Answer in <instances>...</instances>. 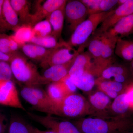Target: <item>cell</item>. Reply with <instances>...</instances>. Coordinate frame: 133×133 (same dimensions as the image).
<instances>
[{"label": "cell", "mask_w": 133, "mask_h": 133, "mask_svg": "<svg viewBox=\"0 0 133 133\" xmlns=\"http://www.w3.org/2000/svg\"><path fill=\"white\" fill-rule=\"evenodd\" d=\"M81 133H128L133 128V116H90L72 121Z\"/></svg>", "instance_id": "cell-1"}, {"label": "cell", "mask_w": 133, "mask_h": 133, "mask_svg": "<svg viewBox=\"0 0 133 133\" xmlns=\"http://www.w3.org/2000/svg\"><path fill=\"white\" fill-rule=\"evenodd\" d=\"M52 115L76 120L94 116L95 114L87 99L76 93L67 95L59 104L55 106Z\"/></svg>", "instance_id": "cell-2"}, {"label": "cell", "mask_w": 133, "mask_h": 133, "mask_svg": "<svg viewBox=\"0 0 133 133\" xmlns=\"http://www.w3.org/2000/svg\"><path fill=\"white\" fill-rule=\"evenodd\" d=\"M9 63L14 77L25 86L45 85L36 66L17 51L12 55Z\"/></svg>", "instance_id": "cell-3"}, {"label": "cell", "mask_w": 133, "mask_h": 133, "mask_svg": "<svg viewBox=\"0 0 133 133\" xmlns=\"http://www.w3.org/2000/svg\"><path fill=\"white\" fill-rule=\"evenodd\" d=\"M113 10L89 16L72 32L67 42L69 45L73 48L83 46L96 31L98 26L112 13Z\"/></svg>", "instance_id": "cell-4"}, {"label": "cell", "mask_w": 133, "mask_h": 133, "mask_svg": "<svg viewBox=\"0 0 133 133\" xmlns=\"http://www.w3.org/2000/svg\"><path fill=\"white\" fill-rule=\"evenodd\" d=\"M26 112L30 118L55 133H81L72 122L51 115H41Z\"/></svg>", "instance_id": "cell-5"}, {"label": "cell", "mask_w": 133, "mask_h": 133, "mask_svg": "<svg viewBox=\"0 0 133 133\" xmlns=\"http://www.w3.org/2000/svg\"><path fill=\"white\" fill-rule=\"evenodd\" d=\"M80 52L64 42L62 45L52 49L45 59L41 63L43 69H48L54 65L65 64L76 57Z\"/></svg>", "instance_id": "cell-6"}, {"label": "cell", "mask_w": 133, "mask_h": 133, "mask_svg": "<svg viewBox=\"0 0 133 133\" xmlns=\"http://www.w3.org/2000/svg\"><path fill=\"white\" fill-rule=\"evenodd\" d=\"M65 14L66 23L72 32L89 16L85 6L81 1L77 0L67 1L65 8Z\"/></svg>", "instance_id": "cell-7"}, {"label": "cell", "mask_w": 133, "mask_h": 133, "mask_svg": "<svg viewBox=\"0 0 133 133\" xmlns=\"http://www.w3.org/2000/svg\"><path fill=\"white\" fill-rule=\"evenodd\" d=\"M99 80H112L129 84L133 82V75L129 65L114 63L105 69L99 77Z\"/></svg>", "instance_id": "cell-8"}, {"label": "cell", "mask_w": 133, "mask_h": 133, "mask_svg": "<svg viewBox=\"0 0 133 133\" xmlns=\"http://www.w3.org/2000/svg\"><path fill=\"white\" fill-rule=\"evenodd\" d=\"M0 104L27 111L20 100L16 86L12 80H0Z\"/></svg>", "instance_id": "cell-9"}, {"label": "cell", "mask_w": 133, "mask_h": 133, "mask_svg": "<svg viewBox=\"0 0 133 133\" xmlns=\"http://www.w3.org/2000/svg\"><path fill=\"white\" fill-rule=\"evenodd\" d=\"M133 14V0H127L124 4L119 6L108 17L94 32L93 35H100L107 32L116 23Z\"/></svg>", "instance_id": "cell-10"}, {"label": "cell", "mask_w": 133, "mask_h": 133, "mask_svg": "<svg viewBox=\"0 0 133 133\" xmlns=\"http://www.w3.org/2000/svg\"><path fill=\"white\" fill-rule=\"evenodd\" d=\"M93 35L88 43L87 51L92 58L93 62L92 74L97 78L100 76L102 71L109 66L102 59V34Z\"/></svg>", "instance_id": "cell-11"}, {"label": "cell", "mask_w": 133, "mask_h": 133, "mask_svg": "<svg viewBox=\"0 0 133 133\" xmlns=\"http://www.w3.org/2000/svg\"><path fill=\"white\" fill-rule=\"evenodd\" d=\"M89 94L87 99L95 112L94 116L104 118L111 117L110 108L112 103L111 99L98 90Z\"/></svg>", "instance_id": "cell-12"}, {"label": "cell", "mask_w": 133, "mask_h": 133, "mask_svg": "<svg viewBox=\"0 0 133 133\" xmlns=\"http://www.w3.org/2000/svg\"><path fill=\"white\" fill-rule=\"evenodd\" d=\"M66 0H47L38 6L34 14H32L31 25L33 26L37 23L46 19L55 10L65 6Z\"/></svg>", "instance_id": "cell-13"}, {"label": "cell", "mask_w": 133, "mask_h": 133, "mask_svg": "<svg viewBox=\"0 0 133 133\" xmlns=\"http://www.w3.org/2000/svg\"><path fill=\"white\" fill-rule=\"evenodd\" d=\"M94 64L88 51L81 52L76 57L68 74L69 76H80L88 72L92 74Z\"/></svg>", "instance_id": "cell-14"}, {"label": "cell", "mask_w": 133, "mask_h": 133, "mask_svg": "<svg viewBox=\"0 0 133 133\" xmlns=\"http://www.w3.org/2000/svg\"><path fill=\"white\" fill-rule=\"evenodd\" d=\"M76 57L65 64L54 65L46 69L42 75L45 84L58 82L67 76Z\"/></svg>", "instance_id": "cell-15"}, {"label": "cell", "mask_w": 133, "mask_h": 133, "mask_svg": "<svg viewBox=\"0 0 133 133\" xmlns=\"http://www.w3.org/2000/svg\"><path fill=\"white\" fill-rule=\"evenodd\" d=\"M129 84L112 80H99L96 79L95 81V86L97 88V90L104 93L111 99H114L120 94L124 92Z\"/></svg>", "instance_id": "cell-16"}, {"label": "cell", "mask_w": 133, "mask_h": 133, "mask_svg": "<svg viewBox=\"0 0 133 133\" xmlns=\"http://www.w3.org/2000/svg\"><path fill=\"white\" fill-rule=\"evenodd\" d=\"M3 30H11L14 31L21 26L18 16L13 8L10 0H4L2 9Z\"/></svg>", "instance_id": "cell-17"}, {"label": "cell", "mask_w": 133, "mask_h": 133, "mask_svg": "<svg viewBox=\"0 0 133 133\" xmlns=\"http://www.w3.org/2000/svg\"><path fill=\"white\" fill-rule=\"evenodd\" d=\"M133 32V14L121 19L105 33L109 36L122 38L132 34Z\"/></svg>", "instance_id": "cell-18"}, {"label": "cell", "mask_w": 133, "mask_h": 133, "mask_svg": "<svg viewBox=\"0 0 133 133\" xmlns=\"http://www.w3.org/2000/svg\"><path fill=\"white\" fill-rule=\"evenodd\" d=\"M102 57L104 62L108 66L114 63L115 50L119 38L108 35L102 34Z\"/></svg>", "instance_id": "cell-19"}, {"label": "cell", "mask_w": 133, "mask_h": 133, "mask_svg": "<svg viewBox=\"0 0 133 133\" xmlns=\"http://www.w3.org/2000/svg\"><path fill=\"white\" fill-rule=\"evenodd\" d=\"M111 116L129 117L133 116L126 101L125 92L120 94L112 101L110 108Z\"/></svg>", "instance_id": "cell-20"}, {"label": "cell", "mask_w": 133, "mask_h": 133, "mask_svg": "<svg viewBox=\"0 0 133 133\" xmlns=\"http://www.w3.org/2000/svg\"><path fill=\"white\" fill-rule=\"evenodd\" d=\"M21 94L22 97L31 105L36 111L52 115L53 110L52 107L37 99L31 93L28 87L24 86L22 88Z\"/></svg>", "instance_id": "cell-21"}, {"label": "cell", "mask_w": 133, "mask_h": 133, "mask_svg": "<svg viewBox=\"0 0 133 133\" xmlns=\"http://www.w3.org/2000/svg\"><path fill=\"white\" fill-rule=\"evenodd\" d=\"M21 48L26 56L41 63L47 58L52 49H46L31 43L24 44Z\"/></svg>", "instance_id": "cell-22"}, {"label": "cell", "mask_w": 133, "mask_h": 133, "mask_svg": "<svg viewBox=\"0 0 133 133\" xmlns=\"http://www.w3.org/2000/svg\"><path fill=\"white\" fill-rule=\"evenodd\" d=\"M65 6L52 12L46 19L49 20L52 29L51 35L58 40L61 37L63 28L65 14Z\"/></svg>", "instance_id": "cell-23"}, {"label": "cell", "mask_w": 133, "mask_h": 133, "mask_svg": "<svg viewBox=\"0 0 133 133\" xmlns=\"http://www.w3.org/2000/svg\"><path fill=\"white\" fill-rule=\"evenodd\" d=\"M10 2L19 17L21 25L24 24L31 25L32 14L30 12L28 1L10 0Z\"/></svg>", "instance_id": "cell-24"}, {"label": "cell", "mask_w": 133, "mask_h": 133, "mask_svg": "<svg viewBox=\"0 0 133 133\" xmlns=\"http://www.w3.org/2000/svg\"><path fill=\"white\" fill-rule=\"evenodd\" d=\"M69 77L77 88L84 92H90L95 86L96 77L88 72L80 76Z\"/></svg>", "instance_id": "cell-25"}, {"label": "cell", "mask_w": 133, "mask_h": 133, "mask_svg": "<svg viewBox=\"0 0 133 133\" xmlns=\"http://www.w3.org/2000/svg\"><path fill=\"white\" fill-rule=\"evenodd\" d=\"M115 54L126 62H132L133 41L119 38L116 42Z\"/></svg>", "instance_id": "cell-26"}, {"label": "cell", "mask_w": 133, "mask_h": 133, "mask_svg": "<svg viewBox=\"0 0 133 133\" xmlns=\"http://www.w3.org/2000/svg\"><path fill=\"white\" fill-rule=\"evenodd\" d=\"M11 37L21 47L26 43H31L35 36L33 26L28 24L19 26L14 30Z\"/></svg>", "instance_id": "cell-27"}, {"label": "cell", "mask_w": 133, "mask_h": 133, "mask_svg": "<svg viewBox=\"0 0 133 133\" xmlns=\"http://www.w3.org/2000/svg\"><path fill=\"white\" fill-rule=\"evenodd\" d=\"M46 92L55 105L54 107L59 104L67 95L59 81L49 84Z\"/></svg>", "instance_id": "cell-28"}, {"label": "cell", "mask_w": 133, "mask_h": 133, "mask_svg": "<svg viewBox=\"0 0 133 133\" xmlns=\"http://www.w3.org/2000/svg\"><path fill=\"white\" fill-rule=\"evenodd\" d=\"M8 133H31L30 125L18 115H13L10 121Z\"/></svg>", "instance_id": "cell-29"}, {"label": "cell", "mask_w": 133, "mask_h": 133, "mask_svg": "<svg viewBox=\"0 0 133 133\" xmlns=\"http://www.w3.org/2000/svg\"><path fill=\"white\" fill-rule=\"evenodd\" d=\"M21 46L12 38L5 33H0V51L6 55L12 56L17 52Z\"/></svg>", "instance_id": "cell-30"}, {"label": "cell", "mask_w": 133, "mask_h": 133, "mask_svg": "<svg viewBox=\"0 0 133 133\" xmlns=\"http://www.w3.org/2000/svg\"><path fill=\"white\" fill-rule=\"evenodd\" d=\"M65 41L58 40L52 35L44 37L34 36L31 43L34 44L48 49H52L57 48L62 45Z\"/></svg>", "instance_id": "cell-31"}, {"label": "cell", "mask_w": 133, "mask_h": 133, "mask_svg": "<svg viewBox=\"0 0 133 133\" xmlns=\"http://www.w3.org/2000/svg\"><path fill=\"white\" fill-rule=\"evenodd\" d=\"M35 36L44 37L51 35L52 29L49 20L46 19L33 26Z\"/></svg>", "instance_id": "cell-32"}, {"label": "cell", "mask_w": 133, "mask_h": 133, "mask_svg": "<svg viewBox=\"0 0 133 133\" xmlns=\"http://www.w3.org/2000/svg\"><path fill=\"white\" fill-rule=\"evenodd\" d=\"M27 87H28L31 93L37 99L40 100L42 102L52 107L53 108V110H52V113H53L55 105L48 96L46 91H44L41 88H39L38 86Z\"/></svg>", "instance_id": "cell-33"}, {"label": "cell", "mask_w": 133, "mask_h": 133, "mask_svg": "<svg viewBox=\"0 0 133 133\" xmlns=\"http://www.w3.org/2000/svg\"><path fill=\"white\" fill-rule=\"evenodd\" d=\"M13 77L9 62L0 61V80H12Z\"/></svg>", "instance_id": "cell-34"}, {"label": "cell", "mask_w": 133, "mask_h": 133, "mask_svg": "<svg viewBox=\"0 0 133 133\" xmlns=\"http://www.w3.org/2000/svg\"><path fill=\"white\" fill-rule=\"evenodd\" d=\"M59 82L61 83L67 95L77 93V88L68 75Z\"/></svg>", "instance_id": "cell-35"}, {"label": "cell", "mask_w": 133, "mask_h": 133, "mask_svg": "<svg viewBox=\"0 0 133 133\" xmlns=\"http://www.w3.org/2000/svg\"><path fill=\"white\" fill-rule=\"evenodd\" d=\"M118 0H100L99 5V13L111 11L118 5Z\"/></svg>", "instance_id": "cell-36"}, {"label": "cell", "mask_w": 133, "mask_h": 133, "mask_svg": "<svg viewBox=\"0 0 133 133\" xmlns=\"http://www.w3.org/2000/svg\"><path fill=\"white\" fill-rule=\"evenodd\" d=\"M125 98L129 109L133 114V82L127 86L125 91Z\"/></svg>", "instance_id": "cell-37"}, {"label": "cell", "mask_w": 133, "mask_h": 133, "mask_svg": "<svg viewBox=\"0 0 133 133\" xmlns=\"http://www.w3.org/2000/svg\"><path fill=\"white\" fill-rule=\"evenodd\" d=\"M7 127V119L4 114L0 110V133H5Z\"/></svg>", "instance_id": "cell-38"}, {"label": "cell", "mask_w": 133, "mask_h": 133, "mask_svg": "<svg viewBox=\"0 0 133 133\" xmlns=\"http://www.w3.org/2000/svg\"><path fill=\"white\" fill-rule=\"evenodd\" d=\"M30 129H31V133H55L49 130L47 131L40 130L37 128L31 125H30Z\"/></svg>", "instance_id": "cell-39"}, {"label": "cell", "mask_w": 133, "mask_h": 133, "mask_svg": "<svg viewBox=\"0 0 133 133\" xmlns=\"http://www.w3.org/2000/svg\"><path fill=\"white\" fill-rule=\"evenodd\" d=\"M12 56H9V55H6L0 51V61H5V62L9 63L11 58H12Z\"/></svg>", "instance_id": "cell-40"}, {"label": "cell", "mask_w": 133, "mask_h": 133, "mask_svg": "<svg viewBox=\"0 0 133 133\" xmlns=\"http://www.w3.org/2000/svg\"><path fill=\"white\" fill-rule=\"evenodd\" d=\"M4 0H0V31H3L2 19V9Z\"/></svg>", "instance_id": "cell-41"}, {"label": "cell", "mask_w": 133, "mask_h": 133, "mask_svg": "<svg viewBox=\"0 0 133 133\" xmlns=\"http://www.w3.org/2000/svg\"><path fill=\"white\" fill-rule=\"evenodd\" d=\"M129 65L133 75V61L130 63V64H129Z\"/></svg>", "instance_id": "cell-42"}, {"label": "cell", "mask_w": 133, "mask_h": 133, "mask_svg": "<svg viewBox=\"0 0 133 133\" xmlns=\"http://www.w3.org/2000/svg\"><path fill=\"white\" fill-rule=\"evenodd\" d=\"M128 133H133V128L131 130V131H129V132Z\"/></svg>", "instance_id": "cell-43"}, {"label": "cell", "mask_w": 133, "mask_h": 133, "mask_svg": "<svg viewBox=\"0 0 133 133\" xmlns=\"http://www.w3.org/2000/svg\"><path fill=\"white\" fill-rule=\"evenodd\" d=\"M133 34V33H132V34Z\"/></svg>", "instance_id": "cell-44"}]
</instances>
